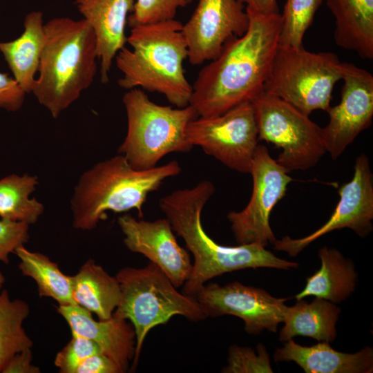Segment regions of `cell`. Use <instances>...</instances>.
Listing matches in <instances>:
<instances>
[{"instance_id": "cell-19", "label": "cell", "mask_w": 373, "mask_h": 373, "mask_svg": "<svg viewBox=\"0 0 373 373\" xmlns=\"http://www.w3.org/2000/svg\"><path fill=\"white\" fill-rule=\"evenodd\" d=\"M275 361H294L306 373H370L373 370V350L365 347L356 353L334 350L327 342L303 346L293 339L276 350Z\"/></svg>"}, {"instance_id": "cell-3", "label": "cell", "mask_w": 373, "mask_h": 373, "mask_svg": "<svg viewBox=\"0 0 373 373\" xmlns=\"http://www.w3.org/2000/svg\"><path fill=\"white\" fill-rule=\"evenodd\" d=\"M44 30L32 93L55 119L91 86L97 70L96 40L84 19L55 17Z\"/></svg>"}, {"instance_id": "cell-9", "label": "cell", "mask_w": 373, "mask_h": 373, "mask_svg": "<svg viewBox=\"0 0 373 373\" xmlns=\"http://www.w3.org/2000/svg\"><path fill=\"white\" fill-rule=\"evenodd\" d=\"M258 141L281 149L276 162L288 173L307 170L319 162L326 150L322 128L282 99L264 91L252 102Z\"/></svg>"}, {"instance_id": "cell-15", "label": "cell", "mask_w": 373, "mask_h": 373, "mask_svg": "<svg viewBox=\"0 0 373 373\" xmlns=\"http://www.w3.org/2000/svg\"><path fill=\"white\" fill-rule=\"evenodd\" d=\"M248 26V15L238 0H199L182 25L189 62L200 65L216 59L226 44L243 35Z\"/></svg>"}, {"instance_id": "cell-25", "label": "cell", "mask_w": 373, "mask_h": 373, "mask_svg": "<svg viewBox=\"0 0 373 373\" xmlns=\"http://www.w3.org/2000/svg\"><path fill=\"white\" fill-rule=\"evenodd\" d=\"M15 254L20 260L23 275L35 280L41 297L56 300L59 305L75 304L73 297L72 277L64 274L59 265L47 256L19 247Z\"/></svg>"}, {"instance_id": "cell-23", "label": "cell", "mask_w": 373, "mask_h": 373, "mask_svg": "<svg viewBox=\"0 0 373 373\" xmlns=\"http://www.w3.org/2000/svg\"><path fill=\"white\" fill-rule=\"evenodd\" d=\"M71 277L75 304L95 314L100 320L111 318L121 298L116 277L93 259L88 260Z\"/></svg>"}, {"instance_id": "cell-17", "label": "cell", "mask_w": 373, "mask_h": 373, "mask_svg": "<svg viewBox=\"0 0 373 373\" xmlns=\"http://www.w3.org/2000/svg\"><path fill=\"white\" fill-rule=\"evenodd\" d=\"M57 309L68 323L72 335L95 342L122 373L128 370L135 353V334L131 323L113 316L97 321L90 312L77 304L59 305Z\"/></svg>"}, {"instance_id": "cell-5", "label": "cell", "mask_w": 373, "mask_h": 373, "mask_svg": "<svg viewBox=\"0 0 373 373\" xmlns=\"http://www.w3.org/2000/svg\"><path fill=\"white\" fill-rule=\"evenodd\" d=\"M181 171L176 160L147 170H136L119 153L98 162L82 174L75 186L70 200L73 227L92 230L107 218L109 211L122 213L135 209L142 218L143 206L149 193Z\"/></svg>"}, {"instance_id": "cell-24", "label": "cell", "mask_w": 373, "mask_h": 373, "mask_svg": "<svg viewBox=\"0 0 373 373\" xmlns=\"http://www.w3.org/2000/svg\"><path fill=\"white\" fill-rule=\"evenodd\" d=\"M340 312L338 307L323 298H316L311 303L297 300L294 306L287 307L279 338L286 342L302 336L332 342L336 336V324Z\"/></svg>"}, {"instance_id": "cell-36", "label": "cell", "mask_w": 373, "mask_h": 373, "mask_svg": "<svg viewBox=\"0 0 373 373\" xmlns=\"http://www.w3.org/2000/svg\"><path fill=\"white\" fill-rule=\"evenodd\" d=\"M246 9L262 15L278 14L279 9L276 0H238Z\"/></svg>"}, {"instance_id": "cell-20", "label": "cell", "mask_w": 373, "mask_h": 373, "mask_svg": "<svg viewBox=\"0 0 373 373\" xmlns=\"http://www.w3.org/2000/svg\"><path fill=\"white\" fill-rule=\"evenodd\" d=\"M45 40L44 15L39 10L26 15L23 31L17 39L0 41L3 55L14 79L28 94L32 93Z\"/></svg>"}, {"instance_id": "cell-38", "label": "cell", "mask_w": 373, "mask_h": 373, "mask_svg": "<svg viewBox=\"0 0 373 373\" xmlns=\"http://www.w3.org/2000/svg\"><path fill=\"white\" fill-rule=\"evenodd\" d=\"M185 1H186V2L187 3V4L189 3H191V2L192 1V0H185Z\"/></svg>"}, {"instance_id": "cell-32", "label": "cell", "mask_w": 373, "mask_h": 373, "mask_svg": "<svg viewBox=\"0 0 373 373\" xmlns=\"http://www.w3.org/2000/svg\"><path fill=\"white\" fill-rule=\"evenodd\" d=\"M28 224L0 220V262L8 264L10 255L29 239Z\"/></svg>"}, {"instance_id": "cell-29", "label": "cell", "mask_w": 373, "mask_h": 373, "mask_svg": "<svg viewBox=\"0 0 373 373\" xmlns=\"http://www.w3.org/2000/svg\"><path fill=\"white\" fill-rule=\"evenodd\" d=\"M228 364L222 369L224 373H272L270 360L262 343L257 345V353L251 347L236 345L229 348Z\"/></svg>"}, {"instance_id": "cell-10", "label": "cell", "mask_w": 373, "mask_h": 373, "mask_svg": "<svg viewBox=\"0 0 373 373\" xmlns=\"http://www.w3.org/2000/svg\"><path fill=\"white\" fill-rule=\"evenodd\" d=\"M193 146L240 173H249L258 145V129L252 103H241L213 117L198 116L186 128Z\"/></svg>"}, {"instance_id": "cell-8", "label": "cell", "mask_w": 373, "mask_h": 373, "mask_svg": "<svg viewBox=\"0 0 373 373\" xmlns=\"http://www.w3.org/2000/svg\"><path fill=\"white\" fill-rule=\"evenodd\" d=\"M342 73L343 62L332 52L278 45L263 91L309 116L315 110L327 111Z\"/></svg>"}, {"instance_id": "cell-26", "label": "cell", "mask_w": 373, "mask_h": 373, "mask_svg": "<svg viewBox=\"0 0 373 373\" xmlns=\"http://www.w3.org/2000/svg\"><path fill=\"white\" fill-rule=\"evenodd\" d=\"M39 184L36 175L11 174L0 179L1 219L28 225L37 222L44 207L35 198H30Z\"/></svg>"}, {"instance_id": "cell-37", "label": "cell", "mask_w": 373, "mask_h": 373, "mask_svg": "<svg viewBox=\"0 0 373 373\" xmlns=\"http://www.w3.org/2000/svg\"><path fill=\"white\" fill-rule=\"evenodd\" d=\"M6 278L4 275L1 271H0V291L2 289V287L5 283Z\"/></svg>"}, {"instance_id": "cell-16", "label": "cell", "mask_w": 373, "mask_h": 373, "mask_svg": "<svg viewBox=\"0 0 373 373\" xmlns=\"http://www.w3.org/2000/svg\"><path fill=\"white\" fill-rule=\"evenodd\" d=\"M117 224L128 250L156 265L176 288L184 284L192 269L191 257L178 244L166 218L146 221L124 214L117 218Z\"/></svg>"}, {"instance_id": "cell-14", "label": "cell", "mask_w": 373, "mask_h": 373, "mask_svg": "<svg viewBox=\"0 0 373 373\" xmlns=\"http://www.w3.org/2000/svg\"><path fill=\"white\" fill-rule=\"evenodd\" d=\"M344 84L340 103L329 107V120L322 128L326 152L336 160L364 130L373 117V76L353 64L343 62Z\"/></svg>"}, {"instance_id": "cell-13", "label": "cell", "mask_w": 373, "mask_h": 373, "mask_svg": "<svg viewBox=\"0 0 373 373\" xmlns=\"http://www.w3.org/2000/svg\"><path fill=\"white\" fill-rule=\"evenodd\" d=\"M339 201L329 220L322 227L303 238L285 236L276 240L274 249L296 256L309 244L334 230L349 228L365 238L372 231L373 174L365 153L356 159L350 181L338 189Z\"/></svg>"}, {"instance_id": "cell-27", "label": "cell", "mask_w": 373, "mask_h": 373, "mask_svg": "<svg viewBox=\"0 0 373 373\" xmlns=\"http://www.w3.org/2000/svg\"><path fill=\"white\" fill-rule=\"evenodd\" d=\"M29 314L26 302L12 300L7 290L0 291V373L15 354L33 345L23 327Z\"/></svg>"}, {"instance_id": "cell-34", "label": "cell", "mask_w": 373, "mask_h": 373, "mask_svg": "<svg viewBox=\"0 0 373 373\" xmlns=\"http://www.w3.org/2000/svg\"><path fill=\"white\" fill-rule=\"evenodd\" d=\"M77 373H122L119 366L103 353L87 358L78 367Z\"/></svg>"}, {"instance_id": "cell-4", "label": "cell", "mask_w": 373, "mask_h": 373, "mask_svg": "<svg viewBox=\"0 0 373 373\" xmlns=\"http://www.w3.org/2000/svg\"><path fill=\"white\" fill-rule=\"evenodd\" d=\"M182 25L173 19L131 27L126 41L131 49L124 46L115 57L122 73L119 86L141 87L164 95L178 108L189 106L192 86L183 67L188 49Z\"/></svg>"}, {"instance_id": "cell-2", "label": "cell", "mask_w": 373, "mask_h": 373, "mask_svg": "<svg viewBox=\"0 0 373 373\" xmlns=\"http://www.w3.org/2000/svg\"><path fill=\"white\" fill-rule=\"evenodd\" d=\"M215 186L202 180L189 189L176 190L159 200V207L173 231L192 253L193 263L183 293L194 296L208 280L223 274L248 268L288 270L298 267L294 262L275 256L258 243L224 246L207 234L201 222L202 211L215 193Z\"/></svg>"}, {"instance_id": "cell-12", "label": "cell", "mask_w": 373, "mask_h": 373, "mask_svg": "<svg viewBox=\"0 0 373 373\" xmlns=\"http://www.w3.org/2000/svg\"><path fill=\"white\" fill-rule=\"evenodd\" d=\"M193 297L206 317L237 316L244 321L245 330L251 334L264 329L276 332L288 307L287 298H276L263 289L238 281L204 285Z\"/></svg>"}, {"instance_id": "cell-28", "label": "cell", "mask_w": 373, "mask_h": 373, "mask_svg": "<svg viewBox=\"0 0 373 373\" xmlns=\"http://www.w3.org/2000/svg\"><path fill=\"white\" fill-rule=\"evenodd\" d=\"M323 0H287L283 14L278 45L282 46H303V39L311 26L315 13Z\"/></svg>"}, {"instance_id": "cell-21", "label": "cell", "mask_w": 373, "mask_h": 373, "mask_svg": "<svg viewBox=\"0 0 373 373\" xmlns=\"http://www.w3.org/2000/svg\"><path fill=\"white\" fill-rule=\"evenodd\" d=\"M335 19L334 41L361 58H373V0H327Z\"/></svg>"}, {"instance_id": "cell-31", "label": "cell", "mask_w": 373, "mask_h": 373, "mask_svg": "<svg viewBox=\"0 0 373 373\" xmlns=\"http://www.w3.org/2000/svg\"><path fill=\"white\" fill-rule=\"evenodd\" d=\"M97 353L102 352L95 342L72 335L70 341L56 354L54 363L60 373H77L79 365L87 358Z\"/></svg>"}, {"instance_id": "cell-33", "label": "cell", "mask_w": 373, "mask_h": 373, "mask_svg": "<svg viewBox=\"0 0 373 373\" xmlns=\"http://www.w3.org/2000/svg\"><path fill=\"white\" fill-rule=\"evenodd\" d=\"M26 94L14 78L0 72V108L12 112L19 111Z\"/></svg>"}, {"instance_id": "cell-30", "label": "cell", "mask_w": 373, "mask_h": 373, "mask_svg": "<svg viewBox=\"0 0 373 373\" xmlns=\"http://www.w3.org/2000/svg\"><path fill=\"white\" fill-rule=\"evenodd\" d=\"M187 5L185 0H135L129 26L173 19L179 8Z\"/></svg>"}, {"instance_id": "cell-7", "label": "cell", "mask_w": 373, "mask_h": 373, "mask_svg": "<svg viewBox=\"0 0 373 373\" xmlns=\"http://www.w3.org/2000/svg\"><path fill=\"white\" fill-rule=\"evenodd\" d=\"M122 101L128 127L118 153L134 169H150L167 154L191 151L185 131L198 115L191 105L175 108L158 105L138 88L128 90Z\"/></svg>"}, {"instance_id": "cell-6", "label": "cell", "mask_w": 373, "mask_h": 373, "mask_svg": "<svg viewBox=\"0 0 373 373\" xmlns=\"http://www.w3.org/2000/svg\"><path fill=\"white\" fill-rule=\"evenodd\" d=\"M121 298L113 316L129 321L135 334V353L132 370L137 367L146 335L173 316L190 321L206 316L193 296L179 292L167 276L154 263L142 268L126 267L115 276Z\"/></svg>"}, {"instance_id": "cell-11", "label": "cell", "mask_w": 373, "mask_h": 373, "mask_svg": "<svg viewBox=\"0 0 373 373\" xmlns=\"http://www.w3.org/2000/svg\"><path fill=\"white\" fill-rule=\"evenodd\" d=\"M249 173L253 180L250 200L242 210L229 212L227 218L238 245L266 247L276 240L269 224L271 213L285 196L292 178L262 144L256 146Z\"/></svg>"}, {"instance_id": "cell-35", "label": "cell", "mask_w": 373, "mask_h": 373, "mask_svg": "<svg viewBox=\"0 0 373 373\" xmlns=\"http://www.w3.org/2000/svg\"><path fill=\"white\" fill-rule=\"evenodd\" d=\"M32 361L31 349L21 351L9 360L1 373H39L40 369Z\"/></svg>"}, {"instance_id": "cell-1", "label": "cell", "mask_w": 373, "mask_h": 373, "mask_svg": "<svg viewBox=\"0 0 373 373\" xmlns=\"http://www.w3.org/2000/svg\"><path fill=\"white\" fill-rule=\"evenodd\" d=\"M249 26L230 40L220 55L199 72L191 105L198 116L213 117L252 102L263 92L278 46L281 15L245 9Z\"/></svg>"}, {"instance_id": "cell-18", "label": "cell", "mask_w": 373, "mask_h": 373, "mask_svg": "<svg viewBox=\"0 0 373 373\" xmlns=\"http://www.w3.org/2000/svg\"><path fill=\"white\" fill-rule=\"evenodd\" d=\"M135 0H76L78 11L93 30L97 58L100 60V80L109 81V72L117 52L127 41L125 28L128 14Z\"/></svg>"}, {"instance_id": "cell-22", "label": "cell", "mask_w": 373, "mask_h": 373, "mask_svg": "<svg viewBox=\"0 0 373 373\" xmlns=\"http://www.w3.org/2000/svg\"><path fill=\"white\" fill-rule=\"evenodd\" d=\"M321 265L307 278L305 288L295 298L314 296L332 303H340L355 290L357 274L353 262L334 248L323 247L318 251Z\"/></svg>"}]
</instances>
